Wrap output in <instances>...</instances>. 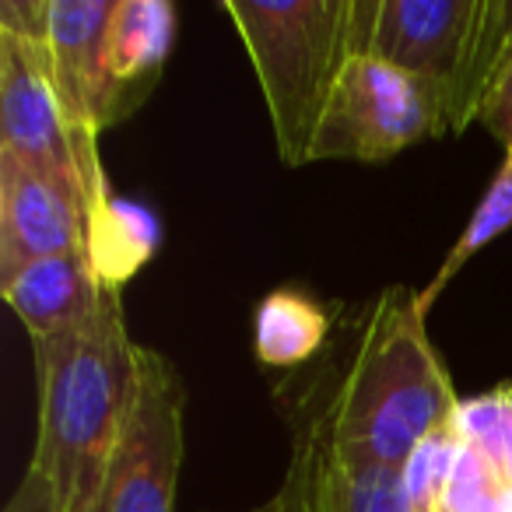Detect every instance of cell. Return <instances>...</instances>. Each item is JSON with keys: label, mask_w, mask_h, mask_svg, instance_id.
Wrapping results in <instances>:
<instances>
[{"label": "cell", "mask_w": 512, "mask_h": 512, "mask_svg": "<svg viewBox=\"0 0 512 512\" xmlns=\"http://www.w3.org/2000/svg\"><path fill=\"white\" fill-rule=\"evenodd\" d=\"M32 351L39 439L29 467L50 481L60 512H99L137 386V344L123 323L120 288H106L88 323L32 341Z\"/></svg>", "instance_id": "1"}, {"label": "cell", "mask_w": 512, "mask_h": 512, "mask_svg": "<svg viewBox=\"0 0 512 512\" xmlns=\"http://www.w3.org/2000/svg\"><path fill=\"white\" fill-rule=\"evenodd\" d=\"M456 390L425 334L418 295L386 288L372 306L362 344L334 404L327 435L344 463L404 467L407 456L456 418Z\"/></svg>", "instance_id": "2"}, {"label": "cell", "mask_w": 512, "mask_h": 512, "mask_svg": "<svg viewBox=\"0 0 512 512\" xmlns=\"http://www.w3.org/2000/svg\"><path fill=\"white\" fill-rule=\"evenodd\" d=\"M355 53L386 60L439 92L446 130L477 120L512 46V4L502 0H355Z\"/></svg>", "instance_id": "3"}, {"label": "cell", "mask_w": 512, "mask_h": 512, "mask_svg": "<svg viewBox=\"0 0 512 512\" xmlns=\"http://www.w3.org/2000/svg\"><path fill=\"white\" fill-rule=\"evenodd\" d=\"M355 0H225L221 11L235 22L246 43L274 141L285 165H306L327 102L355 53Z\"/></svg>", "instance_id": "4"}, {"label": "cell", "mask_w": 512, "mask_h": 512, "mask_svg": "<svg viewBox=\"0 0 512 512\" xmlns=\"http://www.w3.org/2000/svg\"><path fill=\"white\" fill-rule=\"evenodd\" d=\"M442 99L428 81L376 57L344 64L309 162H386L428 137H446Z\"/></svg>", "instance_id": "5"}, {"label": "cell", "mask_w": 512, "mask_h": 512, "mask_svg": "<svg viewBox=\"0 0 512 512\" xmlns=\"http://www.w3.org/2000/svg\"><path fill=\"white\" fill-rule=\"evenodd\" d=\"M0 151L18 155L81 190L92 221L109 204L99 148L74 134L39 39L0 32Z\"/></svg>", "instance_id": "6"}, {"label": "cell", "mask_w": 512, "mask_h": 512, "mask_svg": "<svg viewBox=\"0 0 512 512\" xmlns=\"http://www.w3.org/2000/svg\"><path fill=\"white\" fill-rule=\"evenodd\" d=\"M186 386L176 365L137 344V386L99 512H176Z\"/></svg>", "instance_id": "7"}, {"label": "cell", "mask_w": 512, "mask_h": 512, "mask_svg": "<svg viewBox=\"0 0 512 512\" xmlns=\"http://www.w3.org/2000/svg\"><path fill=\"white\" fill-rule=\"evenodd\" d=\"M92 211L74 183L0 151V281L46 256L88 246Z\"/></svg>", "instance_id": "8"}, {"label": "cell", "mask_w": 512, "mask_h": 512, "mask_svg": "<svg viewBox=\"0 0 512 512\" xmlns=\"http://www.w3.org/2000/svg\"><path fill=\"white\" fill-rule=\"evenodd\" d=\"M176 43V8L169 0H113L99 50V130L134 113Z\"/></svg>", "instance_id": "9"}, {"label": "cell", "mask_w": 512, "mask_h": 512, "mask_svg": "<svg viewBox=\"0 0 512 512\" xmlns=\"http://www.w3.org/2000/svg\"><path fill=\"white\" fill-rule=\"evenodd\" d=\"M288 512H411L404 474L376 463H344L327 435V418H309L281 491Z\"/></svg>", "instance_id": "10"}, {"label": "cell", "mask_w": 512, "mask_h": 512, "mask_svg": "<svg viewBox=\"0 0 512 512\" xmlns=\"http://www.w3.org/2000/svg\"><path fill=\"white\" fill-rule=\"evenodd\" d=\"M106 288L109 285L102 281L88 246L46 256V260L22 267L15 278L0 281L4 302L15 309L32 341L60 337L88 323L99 313Z\"/></svg>", "instance_id": "11"}, {"label": "cell", "mask_w": 512, "mask_h": 512, "mask_svg": "<svg viewBox=\"0 0 512 512\" xmlns=\"http://www.w3.org/2000/svg\"><path fill=\"white\" fill-rule=\"evenodd\" d=\"M109 15H113L109 0H53L50 32H46L53 85H57V95L64 102V113L71 120L74 134L88 144H95V137L102 134L99 50Z\"/></svg>", "instance_id": "12"}, {"label": "cell", "mask_w": 512, "mask_h": 512, "mask_svg": "<svg viewBox=\"0 0 512 512\" xmlns=\"http://www.w3.org/2000/svg\"><path fill=\"white\" fill-rule=\"evenodd\" d=\"M327 330V313L313 299L299 292H271L256 309V358L271 369H292L323 348Z\"/></svg>", "instance_id": "13"}, {"label": "cell", "mask_w": 512, "mask_h": 512, "mask_svg": "<svg viewBox=\"0 0 512 512\" xmlns=\"http://www.w3.org/2000/svg\"><path fill=\"white\" fill-rule=\"evenodd\" d=\"M505 228H512V148L505 151L502 169L495 172L491 186L484 190V200L477 204V211L470 214L467 228H463L460 239L453 242V249L446 253V260H442V267L435 271V278L418 292L421 313L428 316L432 302L439 299L442 292H446L449 281H453L456 274L463 271V264H470V260H474V256L481 253L488 242H495L498 235L505 232Z\"/></svg>", "instance_id": "14"}, {"label": "cell", "mask_w": 512, "mask_h": 512, "mask_svg": "<svg viewBox=\"0 0 512 512\" xmlns=\"http://www.w3.org/2000/svg\"><path fill=\"white\" fill-rule=\"evenodd\" d=\"M151 246H155V221L120 200H109L88 232L95 267H99L102 281L113 288H120L148 260Z\"/></svg>", "instance_id": "15"}, {"label": "cell", "mask_w": 512, "mask_h": 512, "mask_svg": "<svg viewBox=\"0 0 512 512\" xmlns=\"http://www.w3.org/2000/svg\"><path fill=\"white\" fill-rule=\"evenodd\" d=\"M463 446V432L456 418L449 425L435 428L400 467L404 474V495L411 512H446V484L456 467V456Z\"/></svg>", "instance_id": "16"}, {"label": "cell", "mask_w": 512, "mask_h": 512, "mask_svg": "<svg viewBox=\"0 0 512 512\" xmlns=\"http://www.w3.org/2000/svg\"><path fill=\"white\" fill-rule=\"evenodd\" d=\"M456 425H460L463 439L474 442L495 463L498 477L512 491V386L505 383L481 397L460 400Z\"/></svg>", "instance_id": "17"}, {"label": "cell", "mask_w": 512, "mask_h": 512, "mask_svg": "<svg viewBox=\"0 0 512 512\" xmlns=\"http://www.w3.org/2000/svg\"><path fill=\"white\" fill-rule=\"evenodd\" d=\"M446 512H509V495L495 463L467 439L446 484Z\"/></svg>", "instance_id": "18"}, {"label": "cell", "mask_w": 512, "mask_h": 512, "mask_svg": "<svg viewBox=\"0 0 512 512\" xmlns=\"http://www.w3.org/2000/svg\"><path fill=\"white\" fill-rule=\"evenodd\" d=\"M477 120L488 127V134L495 137L505 151L512 148V46L502 57V64H498L495 81H491L488 95H484Z\"/></svg>", "instance_id": "19"}, {"label": "cell", "mask_w": 512, "mask_h": 512, "mask_svg": "<svg viewBox=\"0 0 512 512\" xmlns=\"http://www.w3.org/2000/svg\"><path fill=\"white\" fill-rule=\"evenodd\" d=\"M53 0H0V32L46 43Z\"/></svg>", "instance_id": "20"}, {"label": "cell", "mask_w": 512, "mask_h": 512, "mask_svg": "<svg viewBox=\"0 0 512 512\" xmlns=\"http://www.w3.org/2000/svg\"><path fill=\"white\" fill-rule=\"evenodd\" d=\"M4 512H60V509H57V495H53L50 481H46L36 467H29L22 481H18L15 495L4 505Z\"/></svg>", "instance_id": "21"}, {"label": "cell", "mask_w": 512, "mask_h": 512, "mask_svg": "<svg viewBox=\"0 0 512 512\" xmlns=\"http://www.w3.org/2000/svg\"><path fill=\"white\" fill-rule=\"evenodd\" d=\"M246 512H288V505H285V498H274V502H267V505H260V509H246Z\"/></svg>", "instance_id": "22"}]
</instances>
